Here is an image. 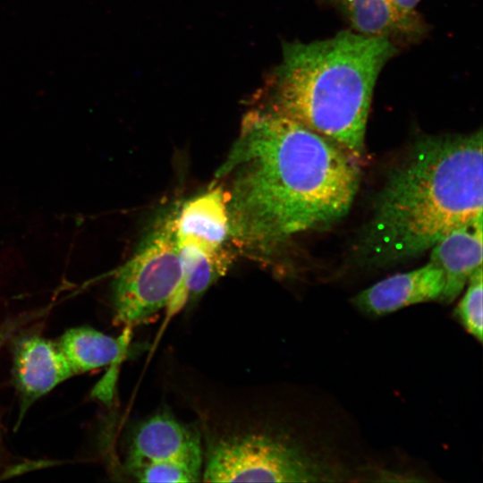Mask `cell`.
<instances>
[{"label":"cell","instance_id":"6da1fadb","mask_svg":"<svg viewBox=\"0 0 483 483\" xmlns=\"http://www.w3.org/2000/svg\"><path fill=\"white\" fill-rule=\"evenodd\" d=\"M215 177L227 182L229 237L265 254L343 218L357 194L360 169L335 142L259 106L243 117Z\"/></svg>","mask_w":483,"mask_h":483},{"label":"cell","instance_id":"7a4b0ae2","mask_svg":"<svg viewBox=\"0 0 483 483\" xmlns=\"http://www.w3.org/2000/svg\"><path fill=\"white\" fill-rule=\"evenodd\" d=\"M482 131L425 136L389 171L360 250L386 265L418 257L482 216Z\"/></svg>","mask_w":483,"mask_h":483},{"label":"cell","instance_id":"3957f363","mask_svg":"<svg viewBox=\"0 0 483 483\" xmlns=\"http://www.w3.org/2000/svg\"><path fill=\"white\" fill-rule=\"evenodd\" d=\"M397 53L391 40L352 30L311 42H284L282 60L262 92V106L303 124L360 162L377 78Z\"/></svg>","mask_w":483,"mask_h":483},{"label":"cell","instance_id":"277c9868","mask_svg":"<svg viewBox=\"0 0 483 483\" xmlns=\"http://www.w3.org/2000/svg\"><path fill=\"white\" fill-rule=\"evenodd\" d=\"M327 475L291 438L261 427L209 439L203 458L206 482H316Z\"/></svg>","mask_w":483,"mask_h":483},{"label":"cell","instance_id":"5b68a950","mask_svg":"<svg viewBox=\"0 0 483 483\" xmlns=\"http://www.w3.org/2000/svg\"><path fill=\"white\" fill-rule=\"evenodd\" d=\"M182 276L174 214H171L115 274L112 285L115 323L131 328L166 309Z\"/></svg>","mask_w":483,"mask_h":483},{"label":"cell","instance_id":"8992f818","mask_svg":"<svg viewBox=\"0 0 483 483\" xmlns=\"http://www.w3.org/2000/svg\"><path fill=\"white\" fill-rule=\"evenodd\" d=\"M203 454L197 428L181 422L168 411H161L143 420L134 429L126 468L171 460L203 465Z\"/></svg>","mask_w":483,"mask_h":483},{"label":"cell","instance_id":"52a82bcc","mask_svg":"<svg viewBox=\"0 0 483 483\" xmlns=\"http://www.w3.org/2000/svg\"><path fill=\"white\" fill-rule=\"evenodd\" d=\"M445 286L443 270L435 263L386 277L360 291L353 305L371 316H384L402 308L439 300Z\"/></svg>","mask_w":483,"mask_h":483},{"label":"cell","instance_id":"ba28073f","mask_svg":"<svg viewBox=\"0 0 483 483\" xmlns=\"http://www.w3.org/2000/svg\"><path fill=\"white\" fill-rule=\"evenodd\" d=\"M13 372L25 404L75 375L58 343L38 335L24 336L15 343Z\"/></svg>","mask_w":483,"mask_h":483},{"label":"cell","instance_id":"9c48e42d","mask_svg":"<svg viewBox=\"0 0 483 483\" xmlns=\"http://www.w3.org/2000/svg\"><path fill=\"white\" fill-rule=\"evenodd\" d=\"M359 34L384 38L397 43H412L423 38L427 24L420 15L406 13L393 0H326Z\"/></svg>","mask_w":483,"mask_h":483},{"label":"cell","instance_id":"30bf717a","mask_svg":"<svg viewBox=\"0 0 483 483\" xmlns=\"http://www.w3.org/2000/svg\"><path fill=\"white\" fill-rule=\"evenodd\" d=\"M430 250L429 261L438 266L445 276L439 301L451 303L472 274L482 267V216L452 230Z\"/></svg>","mask_w":483,"mask_h":483},{"label":"cell","instance_id":"8fae6325","mask_svg":"<svg viewBox=\"0 0 483 483\" xmlns=\"http://www.w3.org/2000/svg\"><path fill=\"white\" fill-rule=\"evenodd\" d=\"M174 221L179 243H192L208 251L225 247L229 217L223 188L216 185L186 201L174 213Z\"/></svg>","mask_w":483,"mask_h":483},{"label":"cell","instance_id":"7c38bea8","mask_svg":"<svg viewBox=\"0 0 483 483\" xmlns=\"http://www.w3.org/2000/svg\"><path fill=\"white\" fill-rule=\"evenodd\" d=\"M182 267L181 283L166 309L170 315L199 298L225 275L233 262V253L225 247L208 251L189 242L179 243Z\"/></svg>","mask_w":483,"mask_h":483},{"label":"cell","instance_id":"4fadbf2b","mask_svg":"<svg viewBox=\"0 0 483 483\" xmlns=\"http://www.w3.org/2000/svg\"><path fill=\"white\" fill-rule=\"evenodd\" d=\"M130 327L119 337H113L90 327L66 331L58 345L75 375L120 361L130 342Z\"/></svg>","mask_w":483,"mask_h":483},{"label":"cell","instance_id":"5bb4252c","mask_svg":"<svg viewBox=\"0 0 483 483\" xmlns=\"http://www.w3.org/2000/svg\"><path fill=\"white\" fill-rule=\"evenodd\" d=\"M203 465L171 460L142 463L128 469L140 482H197L202 477Z\"/></svg>","mask_w":483,"mask_h":483},{"label":"cell","instance_id":"9a60e30c","mask_svg":"<svg viewBox=\"0 0 483 483\" xmlns=\"http://www.w3.org/2000/svg\"><path fill=\"white\" fill-rule=\"evenodd\" d=\"M468 287L458 302L454 315L464 329L479 343L483 340L482 267L470 277Z\"/></svg>","mask_w":483,"mask_h":483},{"label":"cell","instance_id":"2e32d148","mask_svg":"<svg viewBox=\"0 0 483 483\" xmlns=\"http://www.w3.org/2000/svg\"><path fill=\"white\" fill-rule=\"evenodd\" d=\"M396 5L406 13H415L420 0H393Z\"/></svg>","mask_w":483,"mask_h":483}]
</instances>
